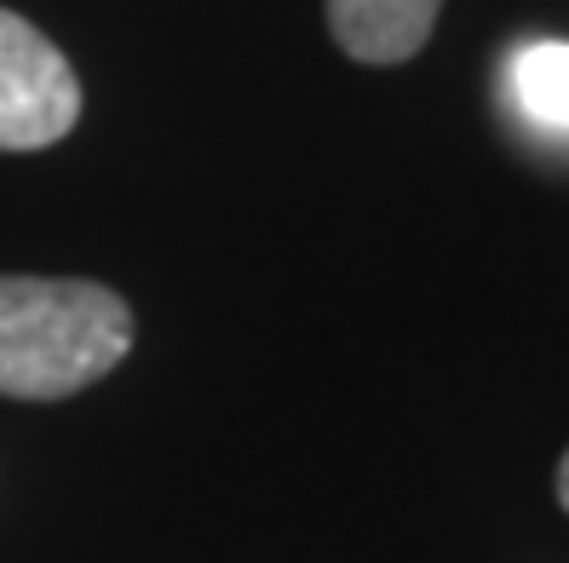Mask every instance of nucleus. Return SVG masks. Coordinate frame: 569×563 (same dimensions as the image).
Instances as JSON below:
<instances>
[{
  "label": "nucleus",
  "mask_w": 569,
  "mask_h": 563,
  "mask_svg": "<svg viewBox=\"0 0 569 563\" xmlns=\"http://www.w3.org/2000/svg\"><path fill=\"white\" fill-rule=\"evenodd\" d=\"M132 351V305L104 282L0 277V396L63 403Z\"/></svg>",
  "instance_id": "f257e3e1"
},
{
  "label": "nucleus",
  "mask_w": 569,
  "mask_h": 563,
  "mask_svg": "<svg viewBox=\"0 0 569 563\" xmlns=\"http://www.w3.org/2000/svg\"><path fill=\"white\" fill-rule=\"evenodd\" d=\"M81 121V76L29 18L0 7V150H52Z\"/></svg>",
  "instance_id": "f03ea898"
},
{
  "label": "nucleus",
  "mask_w": 569,
  "mask_h": 563,
  "mask_svg": "<svg viewBox=\"0 0 569 563\" xmlns=\"http://www.w3.org/2000/svg\"><path fill=\"white\" fill-rule=\"evenodd\" d=\"M443 0H328V36L357 63H409L431 29H438Z\"/></svg>",
  "instance_id": "7ed1b4c3"
},
{
  "label": "nucleus",
  "mask_w": 569,
  "mask_h": 563,
  "mask_svg": "<svg viewBox=\"0 0 569 563\" xmlns=\"http://www.w3.org/2000/svg\"><path fill=\"white\" fill-rule=\"evenodd\" d=\"M518 110L541 127L569 132V41H535L512 58Z\"/></svg>",
  "instance_id": "20e7f679"
},
{
  "label": "nucleus",
  "mask_w": 569,
  "mask_h": 563,
  "mask_svg": "<svg viewBox=\"0 0 569 563\" xmlns=\"http://www.w3.org/2000/svg\"><path fill=\"white\" fill-rule=\"evenodd\" d=\"M558 506L569 512V449H563V460H558Z\"/></svg>",
  "instance_id": "39448f33"
}]
</instances>
